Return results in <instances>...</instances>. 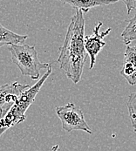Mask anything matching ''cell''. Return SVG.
Returning a JSON list of instances; mask_svg holds the SVG:
<instances>
[{
	"label": "cell",
	"mask_w": 136,
	"mask_h": 151,
	"mask_svg": "<svg viewBox=\"0 0 136 151\" xmlns=\"http://www.w3.org/2000/svg\"><path fill=\"white\" fill-rule=\"evenodd\" d=\"M28 35H19L5 28L0 23V48L4 45L24 44Z\"/></svg>",
	"instance_id": "obj_9"
},
{
	"label": "cell",
	"mask_w": 136,
	"mask_h": 151,
	"mask_svg": "<svg viewBox=\"0 0 136 151\" xmlns=\"http://www.w3.org/2000/svg\"><path fill=\"white\" fill-rule=\"evenodd\" d=\"M120 75L126 79L129 85H136V45L134 46L127 45Z\"/></svg>",
	"instance_id": "obj_7"
},
{
	"label": "cell",
	"mask_w": 136,
	"mask_h": 151,
	"mask_svg": "<svg viewBox=\"0 0 136 151\" xmlns=\"http://www.w3.org/2000/svg\"><path fill=\"white\" fill-rule=\"evenodd\" d=\"M127 106L129 113V117L133 129L136 133V92L131 93L127 98Z\"/></svg>",
	"instance_id": "obj_11"
},
{
	"label": "cell",
	"mask_w": 136,
	"mask_h": 151,
	"mask_svg": "<svg viewBox=\"0 0 136 151\" xmlns=\"http://www.w3.org/2000/svg\"><path fill=\"white\" fill-rule=\"evenodd\" d=\"M125 4H126V7H127V13L130 14L132 10H134V0H121Z\"/></svg>",
	"instance_id": "obj_12"
},
{
	"label": "cell",
	"mask_w": 136,
	"mask_h": 151,
	"mask_svg": "<svg viewBox=\"0 0 136 151\" xmlns=\"http://www.w3.org/2000/svg\"><path fill=\"white\" fill-rule=\"evenodd\" d=\"M102 26V22H98L96 26L93 29V35L85 36V49L87 54L90 56V67L89 69H92L96 62V57L98 53L101 51V49L107 45L103 40L106 36H107L112 28H108L104 32H100V28Z\"/></svg>",
	"instance_id": "obj_5"
},
{
	"label": "cell",
	"mask_w": 136,
	"mask_h": 151,
	"mask_svg": "<svg viewBox=\"0 0 136 151\" xmlns=\"http://www.w3.org/2000/svg\"><path fill=\"white\" fill-rule=\"evenodd\" d=\"M56 114L62 123V129L70 133L74 130H80L92 134V131L88 127L84 113L79 107L75 106L72 102L56 108Z\"/></svg>",
	"instance_id": "obj_4"
},
{
	"label": "cell",
	"mask_w": 136,
	"mask_h": 151,
	"mask_svg": "<svg viewBox=\"0 0 136 151\" xmlns=\"http://www.w3.org/2000/svg\"><path fill=\"white\" fill-rule=\"evenodd\" d=\"M123 43L129 45L132 42L136 40V13L135 15L128 21L127 25L121 33Z\"/></svg>",
	"instance_id": "obj_10"
},
{
	"label": "cell",
	"mask_w": 136,
	"mask_h": 151,
	"mask_svg": "<svg viewBox=\"0 0 136 151\" xmlns=\"http://www.w3.org/2000/svg\"><path fill=\"white\" fill-rule=\"evenodd\" d=\"M59 150V145H54L52 148V150L51 151H58Z\"/></svg>",
	"instance_id": "obj_13"
},
{
	"label": "cell",
	"mask_w": 136,
	"mask_h": 151,
	"mask_svg": "<svg viewBox=\"0 0 136 151\" xmlns=\"http://www.w3.org/2000/svg\"><path fill=\"white\" fill-rule=\"evenodd\" d=\"M52 65L47 69L41 79L32 86L25 89L19 94L13 105L7 111V113L0 118V135L5 131L17 124L24 122L26 118L25 112L29 107L34 102V100L44 85L47 78L52 74Z\"/></svg>",
	"instance_id": "obj_2"
},
{
	"label": "cell",
	"mask_w": 136,
	"mask_h": 151,
	"mask_svg": "<svg viewBox=\"0 0 136 151\" xmlns=\"http://www.w3.org/2000/svg\"><path fill=\"white\" fill-rule=\"evenodd\" d=\"M71 5L75 10H81L83 13H87L92 8L105 6L119 2L120 0H59Z\"/></svg>",
	"instance_id": "obj_8"
},
{
	"label": "cell",
	"mask_w": 136,
	"mask_h": 151,
	"mask_svg": "<svg viewBox=\"0 0 136 151\" xmlns=\"http://www.w3.org/2000/svg\"><path fill=\"white\" fill-rule=\"evenodd\" d=\"M0 118H1V117H0Z\"/></svg>",
	"instance_id": "obj_14"
},
{
	"label": "cell",
	"mask_w": 136,
	"mask_h": 151,
	"mask_svg": "<svg viewBox=\"0 0 136 151\" xmlns=\"http://www.w3.org/2000/svg\"><path fill=\"white\" fill-rule=\"evenodd\" d=\"M30 86L17 81L0 86V117H3L16 101L19 94Z\"/></svg>",
	"instance_id": "obj_6"
},
{
	"label": "cell",
	"mask_w": 136,
	"mask_h": 151,
	"mask_svg": "<svg viewBox=\"0 0 136 151\" xmlns=\"http://www.w3.org/2000/svg\"><path fill=\"white\" fill-rule=\"evenodd\" d=\"M8 50L11 55L12 62L17 65L24 76H29L32 80H39L40 71L48 69L51 65L41 63L34 45H9Z\"/></svg>",
	"instance_id": "obj_3"
},
{
	"label": "cell",
	"mask_w": 136,
	"mask_h": 151,
	"mask_svg": "<svg viewBox=\"0 0 136 151\" xmlns=\"http://www.w3.org/2000/svg\"><path fill=\"white\" fill-rule=\"evenodd\" d=\"M85 19L81 10H76L71 18L63 45L59 48L58 62L69 80L80 81L87 52L85 49Z\"/></svg>",
	"instance_id": "obj_1"
}]
</instances>
